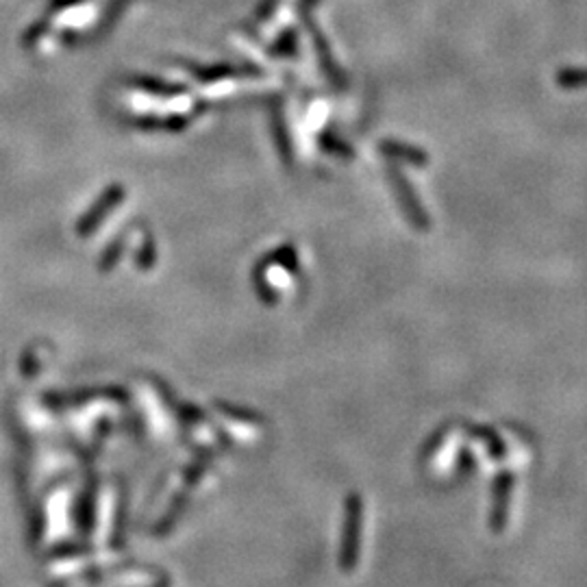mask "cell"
<instances>
[{
	"label": "cell",
	"mask_w": 587,
	"mask_h": 587,
	"mask_svg": "<svg viewBox=\"0 0 587 587\" xmlns=\"http://www.w3.org/2000/svg\"><path fill=\"white\" fill-rule=\"evenodd\" d=\"M512 489H513V475L512 472H504V475L498 477L496 483V507H494V529L496 533L503 531L504 518H507V503L512 501Z\"/></svg>",
	"instance_id": "1"
},
{
	"label": "cell",
	"mask_w": 587,
	"mask_h": 587,
	"mask_svg": "<svg viewBox=\"0 0 587 587\" xmlns=\"http://www.w3.org/2000/svg\"><path fill=\"white\" fill-rule=\"evenodd\" d=\"M555 83L565 92L587 90V68L583 66H570V68H561L555 74Z\"/></svg>",
	"instance_id": "2"
}]
</instances>
